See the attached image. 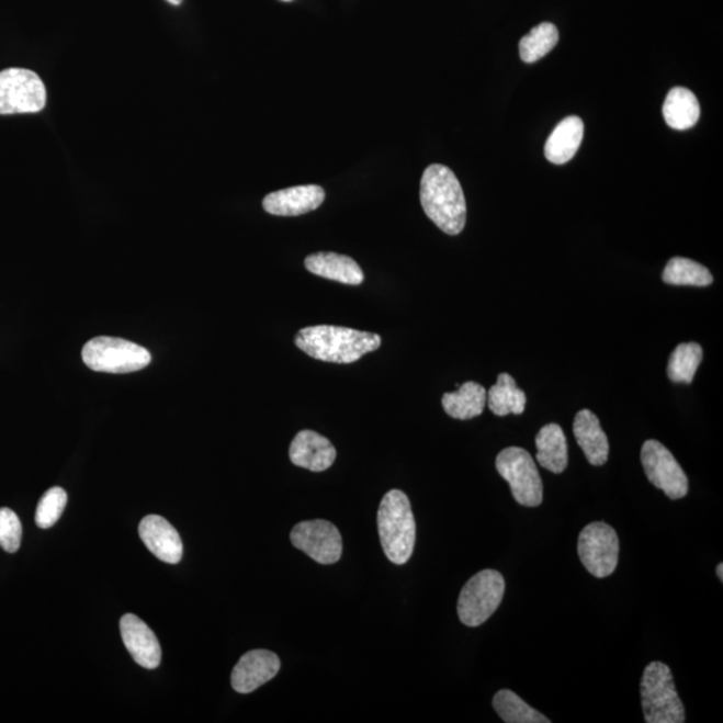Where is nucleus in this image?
I'll return each mask as SVG.
<instances>
[{
    "instance_id": "bb28decb",
    "label": "nucleus",
    "mask_w": 723,
    "mask_h": 723,
    "mask_svg": "<svg viewBox=\"0 0 723 723\" xmlns=\"http://www.w3.org/2000/svg\"><path fill=\"white\" fill-rule=\"evenodd\" d=\"M494 708L507 723H550L545 715L527 704L510 690H500L494 698Z\"/></svg>"
},
{
    "instance_id": "cd10ccee",
    "label": "nucleus",
    "mask_w": 723,
    "mask_h": 723,
    "mask_svg": "<svg viewBox=\"0 0 723 723\" xmlns=\"http://www.w3.org/2000/svg\"><path fill=\"white\" fill-rule=\"evenodd\" d=\"M68 504V494L63 488H52L41 498L36 508L35 522L39 528H52L63 516Z\"/></svg>"
},
{
    "instance_id": "a211bd4d",
    "label": "nucleus",
    "mask_w": 723,
    "mask_h": 723,
    "mask_svg": "<svg viewBox=\"0 0 723 723\" xmlns=\"http://www.w3.org/2000/svg\"><path fill=\"white\" fill-rule=\"evenodd\" d=\"M306 269L320 278L349 285H360L364 281L363 271L354 259L334 252L309 255Z\"/></svg>"
},
{
    "instance_id": "2eb2a0df",
    "label": "nucleus",
    "mask_w": 723,
    "mask_h": 723,
    "mask_svg": "<svg viewBox=\"0 0 723 723\" xmlns=\"http://www.w3.org/2000/svg\"><path fill=\"white\" fill-rule=\"evenodd\" d=\"M138 533L151 554L161 562L168 564L181 562L184 549H182L180 534L161 516L150 515L143 519L139 522Z\"/></svg>"
},
{
    "instance_id": "aec40b11",
    "label": "nucleus",
    "mask_w": 723,
    "mask_h": 723,
    "mask_svg": "<svg viewBox=\"0 0 723 723\" xmlns=\"http://www.w3.org/2000/svg\"><path fill=\"white\" fill-rule=\"evenodd\" d=\"M538 463L544 470L561 475L568 466V445L562 427L545 425L536 436Z\"/></svg>"
},
{
    "instance_id": "7ed1b4c3",
    "label": "nucleus",
    "mask_w": 723,
    "mask_h": 723,
    "mask_svg": "<svg viewBox=\"0 0 723 723\" xmlns=\"http://www.w3.org/2000/svg\"><path fill=\"white\" fill-rule=\"evenodd\" d=\"M379 532L382 549L394 564L410 561L416 545V520L411 504L403 490L394 489L382 498L379 509Z\"/></svg>"
},
{
    "instance_id": "39448f33",
    "label": "nucleus",
    "mask_w": 723,
    "mask_h": 723,
    "mask_svg": "<svg viewBox=\"0 0 723 723\" xmlns=\"http://www.w3.org/2000/svg\"><path fill=\"white\" fill-rule=\"evenodd\" d=\"M84 364L94 372L126 374L149 366L151 357L143 346L129 340L99 337L89 340L82 350Z\"/></svg>"
},
{
    "instance_id": "0eeeda50",
    "label": "nucleus",
    "mask_w": 723,
    "mask_h": 723,
    "mask_svg": "<svg viewBox=\"0 0 723 723\" xmlns=\"http://www.w3.org/2000/svg\"><path fill=\"white\" fill-rule=\"evenodd\" d=\"M496 470L506 479L520 506L539 507L543 502V482L532 455L526 449L510 447L497 455Z\"/></svg>"
},
{
    "instance_id": "7c9ffc66",
    "label": "nucleus",
    "mask_w": 723,
    "mask_h": 723,
    "mask_svg": "<svg viewBox=\"0 0 723 723\" xmlns=\"http://www.w3.org/2000/svg\"><path fill=\"white\" fill-rule=\"evenodd\" d=\"M168 2L173 5H179L181 4L182 0H168Z\"/></svg>"
},
{
    "instance_id": "ddd939ff",
    "label": "nucleus",
    "mask_w": 723,
    "mask_h": 723,
    "mask_svg": "<svg viewBox=\"0 0 723 723\" xmlns=\"http://www.w3.org/2000/svg\"><path fill=\"white\" fill-rule=\"evenodd\" d=\"M120 629L125 647L137 665L148 668V670L160 666L161 646L147 623L133 613H127L121 619Z\"/></svg>"
},
{
    "instance_id": "2f4dec72",
    "label": "nucleus",
    "mask_w": 723,
    "mask_h": 723,
    "mask_svg": "<svg viewBox=\"0 0 723 723\" xmlns=\"http://www.w3.org/2000/svg\"><path fill=\"white\" fill-rule=\"evenodd\" d=\"M283 2H291V0H283Z\"/></svg>"
},
{
    "instance_id": "4468645a",
    "label": "nucleus",
    "mask_w": 723,
    "mask_h": 723,
    "mask_svg": "<svg viewBox=\"0 0 723 723\" xmlns=\"http://www.w3.org/2000/svg\"><path fill=\"white\" fill-rule=\"evenodd\" d=\"M326 193L319 185H300L270 193L263 200V208L270 215L301 216L318 210Z\"/></svg>"
},
{
    "instance_id": "4be33fe9",
    "label": "nucleus",
    "mask_w": 723,
    "mask_h": 723,
    "mask_svg": "<svg viewBox=\"0 0 723 723\" xmlns=\"http://www.w3.org/2000/svg\"><path fill=\"white\" fill-rule=\"evenodd\" d=\"M443 410L454 419L476 418L483 415L486 406V391L477 382H465L457 392L447 393L442 397Z\"/></svg>"
},
{
    "instance_id": "9b49d317",
    "label": "nucleus",
    "mask_w": 723,
    "mask_h": 723,
    "mask_svg": "<svg viewBox=\"0 0 723 723\" xmlns=\"http://www.w3.org/2000/svg\"><path fill=\"white\" fill-rule=\"evenodd\" d=\"M291 543L319 564L337 563L343 552L338 528L326 520L300 522L291 531Z\"/></svg>"
},
{
    "instance_id": "393cba45",
    "label": "nucleus",
    "mask_w": 723,
    "mask_h": 723,
    "mask_svg": "<svg viewBox=\"0 0 723 723\" xmlns=\"http://www.w3.org/2000/svg\"><path fill=\"white\" fill-rule=\"evenodd\" d=\"M662 279L667 284L694 285V287H707L714 281L712 272L707 267L686 258H673L668 261Z\"/></svg>"
},
{
    "instance_id": "c85d7f7f",
    "label": "nucleus",
    "mask_w": 723,
    "mask_h": 723,
    "mask_svg": "<svg viewBox=\"0 0 723 723\" xmlns=\"http://www.w3.org/2000/svg\"><path fill=\"white\" fill-rule=\"evenodd\" d=\"M22 542V524L14 510L0 508V546L15 554Z\"/></svg>"
},
{
    "instance_id": "f03ea898",
    "label": "nucleus",
    "mask_w": 723,
    "mask_h": 723,
    "mask_svg": "<svg viewBox=\"0 0 723 723\" xmlns=\"http://www.w3.org/2000/svg\"><path fill=\"white\" fill-rule=\"evenodd\" d=\"M379 334L338 326H312L296 334L295 344L321 362L354 363L380 348Z\"/></svg>"
},
{
    "instance_id": "1a4fd4ad",
    "label": "nucleus",
    "mask_w": 723,
    "mask_h": 723,
    "mask_svg": "<svg viewBox=\"0 0 723 723\" xmlns=\"http://www.w3.org/2000/svg\"><path fill=\"white\" fill-rule=\"evenodd\" d=\"M577 554L585 568L598 579L615 573L619 562V538L606 522H591L577 540Z\"/></svg>"
},
{
    "instance_id": "5701e85b",
    "label": "nucleus",
    "mask_w": 723,
    "mask_h": 723,
    "mask_svg": "<svg viewBox=\"0 0 723 723\" xmlns=\"http://www.w3.org/2000/svg\"><path fill=\"white\" fill-rule=\"evenodd\" d=\"M486 405L498 417L520 416L526 410L527 396L512 376L501 373L497 376V384L486 393Z\"/></svg>"
},
{
    "instance_id": "f8f14e48",
    "label": "nucleus",
    "mask_w": 723,
    "mask_h": 723,
    "mask_svg": "<svg viewBox=\"0 0 723 723\" xmlns=\"http://www.w3.org/2000/svg\"><path fill=\"white\" fill-rule=\"evenodd\" d=\"M279 670H281V659L276 654L267 649H253L241 656L234 668L230 682L235 691L249 694L275 678Z\"/></svg>"
},
{
    "instance_id": "f3484780",
    "label": "nucleus",
    "mask_w": 723,
    "mask_h": 723,
    "mask_svg": "<svg viewBox=\"0 0 723 723\" xmlns=\"http://www.w3.org/2000/svg\"><path fill=\"white\" fill-rule=\"evenodd\" d=\"M574 434L589 464L601 466L607 463L610 453L609 439L601 429L598 417L591 410L585 409L577 413L574 421Z\"/></svg>"
},
{
    "instance_id": "dca6fc26",
    "label": "nucleus",
    "mask_w": 723,
    "mask_h": 723,
    "mask_svg": "<svg viewBox=\"0 0 723 723\" xmlns=\"http://www.w3.org/2000/svg\"><path fill=\"white\" fill-rule=\"evenodd\" d=\"M337 459L332 443L317 431L302 430L290 445V460L296 466L312 472L330 470Z\"/></svg>"
},
{
    "instance_id": "c756f323",
    "label": "nucleus",
    "mask_w": 723,
    "mask_h": 723,
    "mask_svg": "<svg viewBox=\"0 0 723 723\" xmlns=\"http://www.w3.org/2000/svg\"><path fill=\"white\" fill-rule=\"evenodd\" d=\"M716 575H719L720 580L723 581V564L721 563L719 567H716Z\"/></svg>"
},
{
    "instance_id": "423d86ee",
    "label": "nucleus",
    "mask_w": 723,
    "mask_h": 723,
    "mask_svg": "<svg viewBox=\"0 0 723 723\" xmlns=\"http://www.w3.org/2000/svg\"><path fill=\"white\" fill-rule=\"evenodd\" d=\"M506 594V580L498 571L484 569L461 589L457 612L460 621L470 628L484 624L494 615Z\"/></svg>"
},
{
    "instance_id": "6e6552de",
    "label": "nucleus",
    "mask_w": 723,
    "mask_h": 723,
    "mask_svg": "<svg viewBox=\"0 0 723 723\" xmlns=\"http://www.w3.org/2000/svg\"><path fill=\"white\" fill-rule=\"evenodd\" d=\"M47 101L45 83L34 71L11 68L0 71V115L38 113Z\"/></svg>"
},
{
    "instance_id": "6ab92c4d",
    "label": "nucleus",
    "mask_w": 723,
    "mask_h": 723,
    "mask_svg": "<svg viewBox=\"0 0 723 723\" xmlns=\"http://www.w3.org/2000/svg\"><path fill=\"white\" fill-rule=\"evenodd\" d=\"M585 136V124L577 115L564 118L546 139L544 154L546 160L555 166H563L574 159Z\"/></svg>"
},
{
    "instance_id": "9d476101",
    "label": "nucleus",
    "mask_w": 723,
    "mask_h": 723,
    "mask_svg": "<svg viewBox=\"0 0 723 723\" xmlns=\"http://www.w3.org/2000/svg\"><path fill=\"white\" fill-rule=\"evenodd\" d=\"M641 461L644 473L655 488L665 492L671 500H679L689 494V479L673 453L659 441L643 443Z\"/></svg>"
},
{
    "instance_id": "f257e3e1",
    "label": "nucleus",
    "mask_w": 723,
    "mask_h": 723,
    "mask_svg": "<svg viewBox=\"0 0 723 723\" xmlns=\"http://www.w3.org/2000/svg\"><path fill=\"white\" fill-rule=\"evenodd\" d=\"M421 197L425 214L443 233L459 235L466 223V202L463 188L453 170L433 163L425 170L421 180Z\"/></svg>"
},
{
    "instance_id": "a878e982",
    "label": "nucleus",
    "mask_w": 723,
    "mask_h": 723,
    "mask_svg": "<svg viewBox=\"0 0 723 723\" xmlns=\"http://www.w3.org/2000/svg\"><path fill=\"white\" fill-rule=\"evenodd\" d=\"M558 42V30L554 23L544 22L533 27L520 41V57L526 64L538 63L552 52Z\"/></svg>"
},
{
    "instance_id": "412c9836",
    "label": "nucleus",
    "mask_w": 723,
    "mask_h": 723,
    "mask_svg": "<svg viewBox=\"0 0 723 723\" xmlns=\"http://www.w3.org/2000/svg\"><path fill=\"white\" fill-rule=\"evenodd\" d=\"M701 106L697 97L686 88H674L668 91L664 103L666 124L676 131H688L700 120Z\"/></svg>"
},
{
    "instance_id": "20e7f679",
    "label": "nucleus",
    "mask_w": 723,
    "mask_h": 723,
    "mask_svg": "<svg viewBox=\"0 0 723 723\" xmlns=\"http://www.w3.org/2000/svg\"><path fill=\"white\" fill-rule=\"evenodd\" d=\"M644 721L647 723H684L685 707L674 684L670 667L652 662L644 668L641 682Z\"/></svg>"
},
{
    "instance_id": "b1692460",
    "label": "nucleus",
    "mask_w": 723,
    "mask_h": 723,
    "mask_svg": "<svg viewBox=\"0 0 723 723\" xmlns=\"http://www.w3.org/2000/svg\"><path fill=\"white\" fill-rule=\"evenodd\" d=\"M703 350L696 342L680 343L667 364V376L677 384H691L702 362Z\"/></svg>"
}]
</instances>
